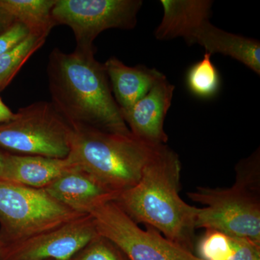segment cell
<instances>
[{
  "label": "cell",
  "instance_id": "6da1fadb",
  "mask_svg": "<svg viewBox=\"0 0 260 260\" xmlns=\"http://www.w3.org/2000/svg\"><path fill=\"white\" fill-rule=\"evenodd\" d=\"M95 51H51L47 65L51 103L70 124L131 135L113 96L104 65Z\"/></svg>",
  "mask_w": 260,
  "mask_h": 260
},
{
  "label": "cell",
  "instance_id": "7a4b0ae2",
  "mask_svg": "<svg viewBox=\"0 0 260 260\" xmlns=\"http://www.w3.org/2000/svg\"><path fill=\"white\" fill-rule=\"evenodd\" d=\"M179 155L166 145L157 148L139 181L114 202L136 223L153 227L169 240L191 251L198 208L180 196Z\"/></svg>",
  "mask_w": 260,
  "mask_h": 260
},
{
  "label": "cell",
  "instance_id": "3957f363",
  "mask_svg": "<svg viewBox=\"0 0 260 260\" xmlns=\"http://www.w3.org/2000/svg\"><path fill=\"white\" fill-rule=\"evenodd\" d=\"M68 158L80 170L120 193L139 181L143 169L160 145L148 144L133 135L107 133L71 124Z\"/></svg>",
  "mask_w": 260,
  "mask_h": 260
},
{
  "label": "cell",
  "instance_id": "277c9868",
  "mask_svg": "<svg viewBox=\"0 0 260 260\" xmlns=\"http://www.w3.org/2000/svg\"><path fill=\"white\" fill-rule=\"evenodd\" d=\"M84 215L61 204L44 189L0 179V249Z\"/></svg>",
  "mask_w": 260,
  "mask_h": 260
},
{
  "label": "cell",
  "instance_id": "5b68a950",
  "mask_svg": "<svg viewBox=\"0 0 260 260\" xmlns=\"http://www.w3.org/2000/svg\"><path fill=\"white\" fill-rule=\"evenodd\" d=\"M198 208L195 228L216 230L260 244V186L236 179L229 188L198 187L188 193Z\"/></svg>",
  "mask_w": 260,
  "mask_h": 260
},
{
  "label": "cell",
  "instance_id": "8992f818",
  "mask_svg": "<svg viewBox=\"0 0 260 260\" xmlns=\"http://www.w3.org/2000/svg\"><path fill=\"white\" fill-rule=\"evenodd\" d=\"M72 133L71 124L52 103L36 102L0 124V148L18 155L66 158Z\"/></svg>",
  "mask_w": 260,
  "mask_h": 260
},
{
  "label": "cell",
  "instance_id": "52a82bcc",
  "mask_svg": "<svg viewBox=\"0 0 260 260\" xmlns=\"http://www.w3.org/2000/svg\"><path fill=\"white\" fill-rule=\"evenodd\" d=\"M88 214L99 235L116 244L129 260H203L153 227L142 229L114 201L98 205Z\"/></svg>",
  "mask_w": 260,
  "mask_h": 260
},
{
  "label": "cell",
  "instance_id": "ba28073f",
  "mask_svg": "<svg viewBox=\"0 0 260 260\" xmlns=\"http://www.w3.org/2000/svg\"><path fill=\"white\" fill-rule=\"evenodd\" d=\"M141 0H56L51 11L55 25L69 26L80 51H95L93 42L110 28H135Z\"/></svg>",
  "mask_w": 260,
  "mask_h": 260
},
{
  "label": "cell",
  "instance_id": "9c48e42d",
  "mask_svg": "<svg viewBox=\"0 0 260 260\" xmlns=\"http://www.w3.org/2000/svg\"><path fill=\"white\" fill-rule=\"evenodd\" d=\"M99 235L90 214L0 249V260H72Z\"/></svg>",
  "mask_w": 260,
  "mask_h": 260
},
{
  "label": "cell",
  "instance_id": "30bf717a",
  "mask_svg": "<svg viewBox=\"0 0 260 260\" xmlns=\"http://www.w3.org/2000/svg\"><path fill=\"white\" fill-rule=\"evenodd\" d=\"M174 89L175 86L165 78L133 107L120 109L133 136L148 144L166 145L169 136L164 130V121L172 106Z\"/></svg>",
  "mask_w": 260,
  "mask_h": 260
},
{
  "label": "cell",
  "instance_id": "8fae6325",
  "mask_svg": "<svg viewBox=\"0 0 260 260\" xmlns=\"http://www.w3.org/2000/svg\"><path fill=\"white\" fill-rule=\"evenodd\" d=\"M44 189L61 204L81 214H88L98 205L114 201L119 194L78 167L64 173Z\"/></svg>",
  "mask_w": 260,
  "mask_h": 260
},
{
  "label": "cell",
  "instance_id": "7c38bea8",
  "mask_svg": "<svg viewBox=\"0 0 260 260\" xmlns=\"http://www.w3.org/2000/svg\"><path fill=\"white\" fill-rule=\"evenodd\" d=\"M161 21L154 35L159 41L183 38L187 44H194L196 32L210 21L213 2L210 0H161Z\"/></svg>",
  "mask_w": 260,
  "mask_h": 260
},
{
  "label": "cell",
  "instance_id": "4fadbf2b",
  "mask_svg": "<svg viewBox=\"0 0 260 260\" xmlns=\"http://www.w3.org/2000/svg\"><path fill=\"white\" fill-rule=\"evenodd\" d=\"M69 158L5 153L1 180L44 189L64 173L76 168Z\"/></svg>",
  "mask_w": 260,
  "mask_h": 260
},
{
  "label": "cell",
  "instance_id": "5bb4252c",
  "mask_svg": "<svg viewBox=\"0 0 260 260\" xmlns=\"http://www.w3.org/2000/svg\"><path fill=\"white\" fill-rule=\"evenodd\" d=\"M113 96L120 109L135 105L160 80L167 78L155 68L145 65L127 66L112 56L104 64Z\"/></svg>",
  "mask_w": 260,
  "mask_h": 260
},
{
  "label": "cell",
  "instance_id": "9a60e30c",
  "mask_svg": "<svg viewBox=\"0 0 260 260\" xmlns=\"http://www.w3.org/2000/svg\"><path fill=\"white\" fill-rule=\"evenodd\" d=\"M195 44L211 56L221 54L230 56L260 75V43L256 39L225 31L208 21L197 31Z\"/></svg>",
  "mask_w": 260,
  "mask_h": 260
},
{
  "label": "cell",
  "instance_id": "2e32d148",
  "mask_svg": "<svg viewBox=\"0 0 260 260\" xmlns=\"http://www.w3.org/2000/svg\"><path fill=\"white\" fill-rule=\"evenodd\" d=\"M56 0H0V8L25 25L30 32L47 38L55 24L51 11Z\"/></svg>",
  "mask_w": 260,
  "mask_h": 260
},
{
  "label": "cell",
  "instance_id": "e0dca14e",
  "mask_svg": "<svg viewBox=\"0 0 260 260\" xmlns=\"http://www.w3.org/2000/svg\"><path fill=\"white\" fill-rule=\"evenodd\" d=\"M211 55L205 53L203 59L197 61L186 72L185 82L189 93L200 99H211L218 95L221 78Z\"/></svg>",
  "mask_w": 260,
  "mask_h": 260
},
{
  "label": "cell",
  "instance_id": "ac0fdd59",
  "mask_svg": "<svg viewBox=\"0 0 260 260\" xmlns=\"http://www.w3.org/2000/svg\"><path fill=\"white\" fill-rule=\"evenodd\" d=\"M47 38L30 34L20 45L0 55V91L4 90Z\"/></svg>",
  "mask_w": 260,
  "mask_h": 260
},
{
  "label": "cell",
  "instance_id": "d6986e66",
  "mask_svg": "<svg viewBox=\"0 0 260 260\" xmlns=\"http://www.w3.org/2000/svg\"><path fill=\"white\" fill-rule=\"evenodd\" d=\"M232 251V237L216 230H206L198 244V257L203 260H229Z\"/></svg>",
  "mask_w": 260,
  "mask_h": 260
},
{
  "label": "cell",
  "instance_id": "ffe728a7",
  "mask_svg": "<svg viewBox=\"0 0 260 260\" xmlns=\"http://www.w3.org/2000/svg\"><path fill=\"white\" fill-rule=\"evenodd\" d=\"M72 260H129L116 244L98 235Z\"/></svg>",
  "mask_w": 260,
  "mask_h": 260
},
{
  "label": "cell",
  "instance_id": "44dd1931",
  "mask_svg": "<svg viewBox=\"0 0 260 260\" xmlns=\"http://www.w3.org/2000/svg\"><path fill=\"white\" fill-rule=\"evenodd\" d=\"M30 34V30L25 25L15 21L6 30L0 32V55L18 47Z\"/></svg>",
  "mask_w": 260,
  "mask_h": 260
},
{
  "label": "cell",
  "instance_id": "7402d4cb",
  "mask_svg": "<svg viewBox=\"0 0 260 260\" xmlns=\"http://www.w3.org/2000/svg\"><path fill=\"white\" fill-rule=\"evenodd\" d=\"M232 238L233 251L229 260H260V244L245 238Z\"/></svg>",
  "mask_w": 260,
  "mask_h": 260
},
{
  "label": "cell",
  "instance_id": "603a6c76",
  "mask_svg": "<svg viewBox=\"0 0 260 260\" xmlns=\"http://www.w3.org/2000/svg\"><path fill=\"white\" fill-rule=\"evenodd\" d=\"M14 116L15 113L5 105L0 98V124L11 120Z\"/></svg>",
  "mask_w": 260,
  "mask_h": 260
},
{
  "label": "cell",
  "instance_id": "cb8c5ba5",
  "mask_svg": "<svg viewBox=\"0 0 260 260\" xmlns=\"http://www.w3.org/2000/svg\"><path fill=\"white\" fill-rule=\"evenodd\" d=\"M14 22L15 20L13 17L0 8V32L4 31Z\"/></svg>",
  "mask_w": 260,
  "mask_h": 260
},
{
  "label": "cell",
  "instance_id": "d4e9b609",
  "mask_svg": "<svg viewBox=\"0 0 260 260\" xmlns=\"http://www.w3.org/2000/svg\"><path fill=\"white\" fill-rule=\"evenodd\" d=\"M5 154L4 152L0 150V176L3 172V166H4Z\"/></svg>",
  "mask_w": 260,
  "mask_h": 260
}]
</instances>
